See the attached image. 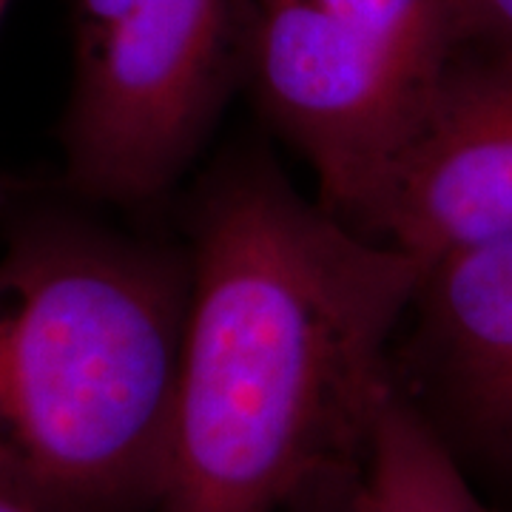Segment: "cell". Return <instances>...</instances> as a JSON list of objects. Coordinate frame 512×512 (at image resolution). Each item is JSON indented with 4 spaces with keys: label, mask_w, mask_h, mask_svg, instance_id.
I'll use <instances>...</instances> for the list:
<instances>
[{
    "label": "cell",
    "mask_w": 512,
    "mask_h": 512,
    "mask_svg": "<svg viewBox=\"0 0 512 512\" xmlns=\"http://www.w3.org/2000/svg\"><path fill=\"white\" fill-rule=\"evenodd\" d=\"M185 254L157 512H353L424 265L296 191L262 148L205 174Z\"/></svg>",
    "instance_id": "1"
},
{
    "label": "cell",
    "mask_w": 512,
    "mask_h": 512,
    "mask_svg": "<svg viewBox=\"0 0 512 512\" xmlns=\"http://www.w3.org/2000/svg\"><path fill=\"white\" fill-rule=\"evenodd\" d=\"M185 248L46 214L0 251V493L157 512L183 356Z\"/></svg>",
    "instance_id": "2"
},
{
    "label": "cell",
    "mask_w": 512,
    "mask_h": 512,
    "mask_svg": "<svg viewBox=\"0 0 512 512\" xmlns=\"http://www.w3.org/2000/svg\"><path fill=\"white\" fill-rule=\"evenodd\" d=\"M458 52L450 0H242V92L365 237Z\"/></svg>",
    "instance_id": "3"
},
{
    "label": "cell",
    "mask_w": 512,
    "mask_h": 512,
    "mask_svg": "<svg viewBox=\"0 0 512 512\" xmlns=\"http://www.w3.org/2000/svg\"><path fill=\"white\" fill-rule=\"evenodd\" d=\"M66 183L143 208L197 163L242 92V0H74Z\"/></svg>",
    "instance_id": "4"
},
{
    "label": "cell",
    "mask_w": 512,
    "mask_h": 512,
    "mask_svg": "<svg viewBox=\"0 0 512 512\" xmlns=\"http://www.w3.org/2000/svg\"><path fill=\"white\" fill-rule=\"evenodd\" d=\"M370 237L424 268L512 237V52H458L387 180Z\"/></svg>",
    "instance_id": "5"
},
{
    "label": "cell",
    "mask_w": 512,
    "mask_h": 512,
    "mask_svg": "<svg viewBox=\"0 0 512 512\" xmlns=\"http://www.w3.org/2000/svg\"><path fill=\"white\" fill-rule=\"evenodd\" d=\"M402 330L416 382L473 439L512 458V237L430 262Z\"/></svg>",
    "instance_id": "6"
},
{
    "label": "cell",
    "mask_w": 512,
    "mask_h": 512,
    "mask_svg": "<svg viewBox=\"0 0 512 512\" xmlns=\"http://www.w3.org/2000/svg\"><path fill=\"white\" fill-rule=\"evenodd\" d=\"M353 512H493L402 382L376 413Z\"/></svg>",
    "instance_id": "7"
},
{
    "label": "cell",
    "mask_w": 512,
    "mask_h": 512,
    "mask_svg": "<svg viewBox=\"0 0 512 512\" xmlns=\"http://www.w3.org/2000/svg\"><path fill=\"white\" fill-rule=\"evenodd\" d=\"M461 49L512 52V0H450Z\"/></svg>",
    "instance_id": "8"
},
{
    "label": "cell",
    "mask_w": 512,
    "mask_h": 512,
    "mask_svg": "<svg viewBox=\"0 0 512 512\" xmlns=\"http://www.w3.org/2000/svg\"><path fill=\"white\" fill-rule=\"evenodd\" d=\"M0 512H46V510H37L32 504H23L18 498H9V495L0 493Z\"/></svg>",
    "instance_id": "9"
},
{
    "label": "cell",
    "mask_w": 512,
    "mask_h": 512,
    "mask_svg": "<svg viewBox=\"0 0 512 512\" xmlns=\"http://www.w3.org/2000/svg\"><path fill=\"white\" fill-rule=\"evenodd\" d=\"M6 3H9V0H0V18H3V12H6ZM0 202H3V185H0Z\"/></svg>",
    "instance_id": "10"
}]
</instances>
